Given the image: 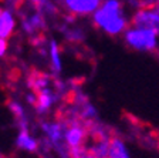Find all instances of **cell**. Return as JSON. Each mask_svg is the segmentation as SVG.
Instances as JSON below:
<instances>
[{
	"label": "cell",
	"mask_w": 159,
	"mask_h": 158,
	"mask_svg": "<svg viewBox=\"0 0 159 158\" xmlns=\"http://www.w3.org/2000/svg\"><path fill=\"white\" fill-rule=\"evenodd\" d=\"M91 23L107 36L118 37L131 26V14L124 0H104L91 16Z\"/></svg>",
	"instance_id": "1"
},
{
	"label": "cell",
	"mask_w": 159,
	"mask_h": 158,
	"mask_svg": "<svg viewBox=\"0 0 159 158\" xmlns=\"http://www.w3.org/2000/svg\"><path fill=\"white\" fill-rule=\"evenodd\" d=\"M66 121H67L66 144L68 145V148L81 147V145L88 144L89 130L85 122L80 118H74V117H66Z\"/></svg>",
	"instance_id": "5"
},
{
	"label": "cell",
	"mask_w": 159,
	"mask_h": 158,
	"mask_svg": "<svg viewBox=\"0 0 159 158\" xmlns=\"http://www.w3.org/2000/svg\"><path fill=\"white\" fill-rule=\"evenodd\" d=\"M24 101H26V104L34 107V105H36V103H37V94L34 91H31V90H30L29 93H26V94H24Z\"/></svg>",
	"instance_id": "16"
},
{
	"label": "cell",
	"mask_w": 159,
	"mask_h": 158,
	"mask_svg": "<svg viewBox=\"0 0 159 158\" xmlns=\"http://www.w3.org/2000/svg\"><path fill=\"white\" fill-rule=\"evenodd\" d=\"M70 158H85L89 154L88 150V144L87 145H81V147H74V148H70L68 151Z\"/></svg>",
	"instance_id": "15"
},
{
	"label": "cell",
	"mask_w": 159,
	"mask_h": 158,
	"mask_svg": "<svg viewBox=\"0 0 159 158\" xmlns=\"http://www.w3.org/2000/svg\"><path fill=\"white\" fill-rule=\"evenodd\" d=\"M63 24H64V27L63 29H60V31H61V34H63L68 41H74V43H77V41H81V40L84 39V31L81 29H78V27L70 29V27H67L66 23H63Z\"/></svg>",
	"instance_id": "14"
},
{
	"label": "cell",
	"mask_w": 159,
	"mask_h": 158,
	"mask_svg": "<svg viewBox=\"0 0 159 158\" xmlns=\"http://www.w3.org/2000/svg\"><path fill=\"white\" fill-rule=\"evenodd\" d=\"M122 40L128 49L138 53H155L159 50V33L143 27L131 24L122 34Z\"/></svg>",
	"instance_id": "2"
},
{
	"label": "cell",
	"mask_w": 159,
	"mask_h": 158,
	"mask_svg": "<svg viewBox=\"0 0 159 158\" xmlns=\"http://www.w3.org/2000/svg\"><path fill=\"white\" fill-rule=\"evenodd\" d=\"M9 51V43L6 39H0V59H3Z\"/></svg>",
	"instance_id": "17"
},
{
	"label": "cell",
	"mask_w": 159,
	"mask_h": 158,
	"mask_svg": "<svg viewBox=\"0 0 159 158\" xmlns=\"http://www.w3.org/2000/svg\"><path fill=\"white\" fill-rule=\"evenodd\" d=\"M0 158H4V157H3V154H2V151H0Z\"/></svg>",
	"instance_id": "23"
},
{
	"label": "cell",
	"mask_w": 159,
	"mask_h": 158,
	"mask_svg": "<svg viewBox=\"0 0 159 158\" xmlns=\"http://www.w3.org/2000/svg\"><path fill=\"white\" fill-rule=\"evenodd\" d=\"M7 108L14 117V121H16L19 130L30 128V117L26 105L23 103H20L19 100H9L7 101Z\"/></svg>",
	"instance_id": "10"
},
{
	"label": "cell",
	"mask_w": 159,
	"mask_h": 158,
	"mask_svg": "<svg viewBox=\"0 0 159 158\" xmlns=\"http://www.w3.org/2000/svg\"><path fill=\"white\" fill-rule=\"evenodd\" d=\"M27 2H30V3L34 4V6H37V4H40L41 2H44V0H27Z\"/></svg>",
	"instance_id": "20"
},
{
	"label": "cell",
	"mask_w": 159,
	"mask_h": 158,
	"mask_svg": "<svg viewBox=\"0 0 159 158\" xmlns=\"http://www.w3.org/2000/svg\"><path fill=\"white\" fill-rule=\"evenodd\" d=\"M111 137H98V138H93L91 142L88 141L89 154H93L97 158H108L109 140H111Z\"/></svg>",
	"instance_id": "12"
},
{
	"label": "cell",
	"mask_w": 159,
	"mask_h": 158,
	"mask_svg": "<svg viewBox=\"0 0 159 158\" xmlns=\"http://www.w3.org/2000/svg\"><path fill=\"white\" fill-rule=\"evenodd\" d=\"M104 0H57L60 9L74 17H91Z\"/></svg>",
	"instance_id": "4"
},
{
	"label": "cell",
	"mask_w": 159,
	"mask_h": 158,
	"mask_svg": "<svg viewBox=\"0 0 159 158\" xmlns=\"http://www.w3.org/2000/svg\"><path fill=\"white\" fill-rule=\"evenodd\" d=\"M3 10H4V7H3V6H0V16H2V13H3Z\"/></svg>",
	"instance_id": "22"
},
{
	"label": "cell",
	"mask_w": 159,
	"mask_h": 158,
	"mask_svg": "<svg viewBox=\"0 0 159 158\" xmlns=\"http://www.w3.org/2000/svg\"><path fill=\"white\" fill-rule=\"evenodd\" d=\"M17 26H19V19L16 14V9L6 6L0 16V39L9 40L14 34Z\"/></svg>",
	"instance_id": "7"
},
{
	"label": "cell",
	"mask_w": 159,
	"mask_h": 158,
	"mask_svg": "<svg viewBox=\"0 0 159 158\" xmlns=\"http://www.w3.org/2000/svg\"><path fill=\"white\" fill-rule=\"evenodd\" d=\"M17 10L20 12V31L31 40L43 36L48 26V19L34 4L30 10H24L21 6Z\"/></svg>",
	"instance_id": "3"
},
{
	"label": "cell",
	"mask_w": 159,
	"mask_h": 158,
	"mask_svg": "<svg viewBox=\"0 0 159 158\" xmlns=\"http://www.w3.org/2000/svg\"><path fill=\"white\" fill-rule=\"evenodd\" d=\"M14 144H16L17 150L27 152V154H34V152L40 151V140L31 134L30 128L19 130Z\"/></svg>",
	"instance_id": "8"
},
{
	"label": "cell",
	"mask_w": 159,
	"mask_h": 158,
	"mask_svg": "<svg viewBox=\"0 0 159 158\" xmlns=\"http://www.w3.org/2000/svg\"><path fill=\"white\" fill-rule=\"evenodd\" d=\"M141 7H151V6H159V0H138Z\"/></svg>",
	"instance_id": "18"
},
{
	"label": "cell",
	"mask_w": 159,
	"mask_h": 158,
	"mask_svg": "<svg viewBox=\"0 0 159 158\" xmlns=\"http://www.w3.org/2000/svg\"><path fill=\"white\" fill-rule=\"evenodd\" d=\"M7 7H11V9H19L21 4H23V0H6Z\"/></svg>",
	"instance_id": "19"
},
{
	"label": "cell",
	"mask_w": 159,
	"mask_h": 158,
	"mask_svg": "<svg viewBox=\"0 0 159 158\" xmlns=\"http://www.w3.org/2000/svg\"><path fill=\"white\" fill-rule=\"evenodd\" d=\"M131 24L159 33V6L141 7L131 13Z\"/></svg>",
	"instance_id": "6"
},
{
	"label": "cell",
	"mask_w": 159,
	"mask_h": 158,
	"mask_svg": "<svg viewBox=\"0 0 159 158\" xmlns=\"http://www.w3.org/2000/svg\"><path fill=\"white\" fill-rule=\"evenodd\" d=\"M85 158H97V157H94V155L93 154H88V155H87V157Z\"/></svg>",
	"instance_id": "21"
},
{
	"label": "cell",
	"mask_w": 159,
	"mask_h": 158,
	"mask_svg": "<svg viewBox=\"0 0 159 158\" xmlns=\"http://www.w3.org/2000/svg\"><path fill=\"white\" fill-rule=\"evenodd\" d=\"M47 57L50 63V70L53 76H60L63 71V59H61V49L54 37L47 40Z\"/></svg>",
	"instance_id": "9"
},
{
	"label": "cell",
	"mask_w": 159,
	"mask_h": 158,
	"mask_svg": "<svg viewBox=\"0 0 159 158\" xmlns=\"http://www.w3.org/2000/svg\"><path fill=\"white\" fill-rule=\"evenodd\" d=\"M36 7L47 17V19L56 17V14L58 13V9H60L57 0H44V2H41L40 4H37Z\"/></svg>",
	"instance_id": "13"
},
{
	"label": "cell",
	"mask_w": 159,
	"mask_h": 158,
	"mask_svg": "<svg viewBox=\"0 0 159 158\" xmlns=\"http://www.w3.org/2000/svg\"><path fill=\"white\" fill-rule=\"evenodd\" d=\"M108 158H132L128 144L119 135H112L109 140Z\"/></svg>",
	"instance_id": "11"
}]
</instances>
